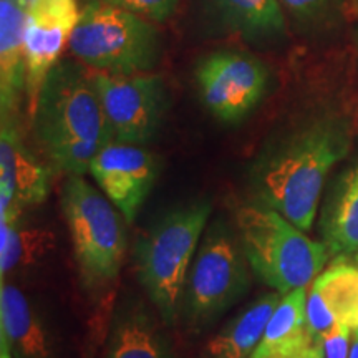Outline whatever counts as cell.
Segmentation results:
<instances>
[{
	"instance_id": "6da1fadb",
	"label": "cell",
	"mask_w": 358,
	"mask_h": 358,
	"mask_svg": "<svg viewBox=\"0 0 358 358\" xmlns=\"http://www.w3.org/2000/svg\"><path fill=\"white\" fill-rule=\"evenodd\" d=\"M350 138L338 120L322 118L264 148L249 171L254 201L275 209L303 232L317 216L325 181L348 153Z\"/></svg>"
},
{
	"instance_id": "7a4b0ae2",
	"label": "cell",
	"mask_w": 358,
	"mask_h": 358,
	"mask_svg": "<svg viewBox=\"0 0 358 358\" xmlns=\"http://www.w3.org/2000/svg\"><path fill=\"white\" fill-rule=\"evenodd\" d=\"M30 115L40 148L66 176L87 173L93 158L115 141L92 71L77 62L53 65Z\"/></svg>"
},
{
	"instance_id": "3957f363",
	"label": "cell",
	"mask_w": 358,
	"mask_h": 358,
	"mask_svg": "<svg viewBox=\"0 0 358 358\" xmlns=\"http://www.w3.org/2000/svg\"><path fill=\"white\" fill-rule=\"evenodd\" d=\"M211 211L206 199L178 206L134 243V272L166 327L179 320L187 274Z\"/></svg>"
},
{
	"instance_id": "277c9868",
	"label": "cell",
	"mask_w": 358,
	"mask_h": 358,
	"mask_svg": "<svg viewBox=\"0 0 358 358\" xmlns=\"http://www.w3.org/2000/svg\"><path fill=\"white\" fill-rule=\"evenodd\" d=\"M236 227L254 274L282 295L307 287L330 257L324 243L308 239L280 213L256 201L236 213Z\"/></svg>"
},
{
	"instance_id": "5b68a950",
	"label": "cell",
	"mask_w": 358,
	"mask_h": 358,
	"mask_svg": "<svg viewBox=\"0 0 358 358\" xmlns=\"http://www.w3.org/2000/svg\"><path fill=\"white\" fill-rule=\"evenodd\" d=\"M60 208L69 227L75 262L83 285L98 290L116 280L127 250V219L83 174H69Z\"/></svg>"
},
{
	"instance_id": "8992f818",
	"label": "cell",
	"mask_w": 358,
	"mask_h": 358,
	"mask_svg": "<svg viewBox=\"0 0 358 358\" xmlns=\"http://www.w3.org/2000/svg\"><path fill=\"white\" fill-rule=\"evenodd\" d=\"M250 272L237 232L214 222L201 239L182 292L179 319L187 332H204L236 306L250 287Z\"/></svg>"
},
{
	"instance_id": "52a82bcc",
	"label": "cell",
	"mask_w": 358,
	"mask_h": 358,
	"mask_svg": "<svg viewBox=\"0 0 358 358\" xmlns=\"http://www.w3.org/2000/svg\"><path fill=\"white\" fill-rule=\"evenodd\" d=\"M69 48L80 64L106 73H146L159 60L158 32L138 13L108 0L80 12Z\"/></svg>"
},
{
	"instance_id": "ba28073f",
	"label": "cell",
	"mask_w": 358,
	"mask_h": 358,
	"mask_svg": "<svg viewBox=\"0 0 358 358\" xmlns=\"http://www.w3.org/2000/svg\"><path fill=\"white\" fill-rule=\"evenodd\" d=\"M115 141L146 145L158 133L168 108L163 78L151 73L92 71Z\"/></svg>"
},
{
	"instance_id": "9c48e42d",
	"label": "cell",
	"mask_w": 358,
	"mask_h": 358,
	"mask_svg": "<svg viewBox=\"0 0 358 358\" xmlns=\"http://www.w3.org/2000/svg\"><path fill=\"white\" fill-rule=\"evenodd\" d=\"M196 83L206 110L221 123L243 122L262 101L268 71L245 52H214L199 62Z\"/></svg>"
},
{
	"instance_id": "30bf717a",
	"label": "cell",
	"mask_w": 358,
	"mask_h": 358,
	"mask_svg": "<svg viewBox=\"0 0 358 358\" xmlns=\"http://www.w3.org/2000/svg\"><path fill=\"white\" fill-rule=\"evenodd\" d=\"M161 158L141 145L111 141L93 158L88 173L128 222H133L161 173Z\"/></svg>"
},
{
	"instance_id": "8fae6325",
	"label": "cell",
	"mask_w": 358,
	"mask_h": 358,
	"mask_svg": "<svg viewBox=\"0 0 358 358\" xmlns=\"http://www.w3.org/2000/svg\"><path fill=\"white\" fill-rule=\"evenodd\" d=\"M80 17L77 0H32L25 30L27 98L32 111L48 71L70 42Z\"/></svg>"
},
{
	"instance_id": "7c38bea8",
	"label": "cell",
	"mask_w": 358,
	"mask_h": 358,
	"mask_svg": "<svg viewBox=\"0 0 358 358\" xmlns=\"http://www.w3.org/2000/svg\"><path fill=\"white\" fill-rule=\"evenodd\" d=\"M103 358H176L166 325L136 297L123 299L111 317Z\"/></svg>"
},
{
	"instance_id": "4fadbf2b",
	"label": "cell",
	"mask_w": 358,
	"mask_h": 358,
	"mask_svg": "<svg viewBox=\"0 0 358 358\" xmlns=\"http://www.w3.org/2000/svg\"><path fill=\"white\" fill-rule=\"evenodd\" d=\"M50 169L35 158L22 140L12 116H2L0 129V192L22 211L42 204L50 191Z\"/></svg>"
},
{
	"instance_id": "5bb4252c",
	"label": "cell",
	"mask_w": 358,
	"mask_h": 358,
	"mask_svg": "<svg viewBox=\"0 0 358 358\" xmlns=\"http://www.w3.org/2000/svg\"><path fill=\"white\" fill-rule=\"evenodd\" d=\"M0 338L13 358H60L50 327L29 297L10 282L0 284Z\"/></svg>"
},
{
	"instance_id": "9a60e30c",
	"label": "cell",
	"mask_w": 358,
	"mask_h": 358,
	"mask_svg": "<svg viewBox=\"0 0 358 358\" xmlns=\"http://www.w3.org/2000/svg\"><path fill=\"white\" fill-rule=\"evenodd\" d=\"M29 2L0 0V106L12 116L27 92L25 30Z\"/></svg>"
},
{
	"instance_id": "2e32d148",
	"label": "cell",
	"mask_w": 358,
	"mask_h": 358,
	"mask_svg": "<svg viewBox=\"0 0 358 358\" xmlns=\"http://www.w3.org/2000/svg\"><path fill=\"white\" fill-rule=\"evenodd\" d=\"M320 232L330 256L345 259L358 252V163L330 189L322 209Z\"/></svg>"
},
{
	"instance_id": "e0dca14e",
	"label": "cell",
	"mask_w": 358,
	"mask_h": 358,
	"mask_svg": "<svg viewBox=\"0 0 358 358\" xmlns=\"http://www.w3.org/2000/svg\"><path fill=\"white\" fill-rule=\"evenodd\" d=\"M282 294H264L206 343L199 358H252Z\"/></svg>"
},
{
	"instance_id": "ac0fdd59",
	"label": "cell",
	"mask_w": 358,
	"mask_h": 358,
	"mask_svg": "<svg viewBox=\"0 0 358 358\" xmlns=\"http://www.w3.org/2000/svg\"><path fill=\"white\" fill-rule=\"evenodd\" d=\"M307 287H299L282 295L271 320L266 327L261 343L252 358H275L299 352L319 342L310 335L307 325ZM324 342V340H322Z\"/></svg>"
},
{
	"instance_id": "d6986e66",
	"label": "cell",
	"mask_w": 358,
	"mask_h": 358,
	"mask_svg": "<svg viewBox=\"0 0 358 358\" xmlns=\"http://www.w3.org/2000/svg\"><path fill=\"white\" fill-rule=\"evenodd\" d=\"M55 245L53 232L35 226L24 216L0 221V275L2 280L15 272L29 271L42 262Z\"/></svg>"
},
{
	"instance_id": "ffe728a7",
	"label": "cell",
	"mask_w": 358,
	"mask_h": 358,
	"mask_svg": "<svg viewBox=\"0 0 358 358\" xmlns=\"http://www.w3.org/2000/svg\"><path fill=\"white\" fill-rule=\"evenodd\" d=\"M312 289L334 313L337 324L358 330V267L337 259L313 280Z\"/></svg>"
},
{
	"instance_id": "44dd1931",
	"label": "cell",
	"mask_w": 358,
	"mask_h": 358,
	"mask_svg": "<svg viewBox=\"0 0 358 358\" xmlns=\"http://www.w3.org/2000/svg\"><path fill=\"white\" fill-rule=\"evenodd\" d=\"M213 3L232 29L248 37L268 38L285 32L279 0H213Z\"/></svg>"
},
{
	"instance_id": "7402d4cb",
	"label": "cell",
	"mask_w": 358,
	"mask_h": 358,
	"mask_svg": "<svg viewBox=\"0 0 358 358\" xmlns=\"http://www.w3.org/2000/svg\"><path fill=\"white\" fill-rule=\"evenodd\" d=\"M297 24L319 27L329 24L342 12L345 0H279Z\"/></svg>"
},
{
	"instance_id": "603a6c76",
	"label": "cell",
	"mask_w": 358,
	"mask_h": 358,
	"mask_svg": "<svg viewBox=\"0 0 358 358\" xmlns=\"http://www.w3.org/2000/svg\"><path fill=\"white\" fill-rule=\"evenodd\" d=\"M307 325L310 330V335L315 340H324V337L330 330L337 325L334 313L329 310L320 295L315 290L310 289L307 292Z\"/></svg>"
},
{
	"instance_id": "cb8c5ba5",
	"label": "cell",
	"mask_w": 358,
	"mask_h": 358,
	"mask_svg": "<svg viewBox=\"0 0 358 358\" xmlns=\"http://www.w3.org/2000/svg\"><path fill=\"white\" fill-rule=\"evenodd\" d=\"M116 6L128 8L134 13L155 22H164L176 10L178 0H108Z\"/></svg>"
},
{
	"instance_id": "d4e9b609",
	"label": "cell",
	"mask_w": 358,
	"mask_h": 358,
	"mask_svg": "<svg viewBox=\"0 0 358 358\" xmlns=\"http://www.w3.org/2000/svg\"><path fill=\"white\" fill-rule=\"evenodd\" d=\"M352 330L347 325L337 324L324 337L325 358H348Z\"/></svg>"
},
{
	"instance_id": "484cf974",
	"label": "cell",
	"mask_w": 358,
	"mask_h": 358,
	"mask_svg": "<svg viewBox=\"0 0 358 358\" xmlns=\"http://www.w3.org/2000/svg\"><path fill=\"white\" fill-rule=\"evenodd\" d=\"M275 358H325V350H324V342L319 340V342H313L312 345H308L302 350L289 353V355H282Z\"/></svg>"
},
{
	"instance_id": "4316f807",
	"label": "cell",
	"mask_w": 358,
	"mask_h": 358,
	"mask_svg": "<svg viewBox=\"0 0 358 358\" xmlns=\"http://www.w3.org/2000/svg\"><path fill=\"white\" fill-rule=\"evenodd\" d=\"M348 358H358V332H352L350 350H348Z\"/></svg>"
},
{
	"instance_id": "83f0119b",
	"label": "cell",
	"mask_w": 358,
	"mask_h": 358,
	"mask_svg": "<svg viewBox=\"0 0 358 358\" xmlns=\"http://www.w3.org/2000/svg\"><path fill=\"white\" fill-rule=\"evenodd\" d=\"M0 358H13L10 348L3 338H0Z\"/></svg>"
},
{
	"instance_id": "f1b7e54d",
	"label": "cell",
	"mask_w": 358,
	"mask_h": 358,
	"mask_svg": "<svg viewBox=\"0 0 358 358\" xmlns=\"http://www.w3.org/2000/svg\"><path fill=\"white\" fill-rule=\"evenodd\" d=\"M357 262H358V252H357Z\"/></svg>"
},
{
	"instance_id": "f546056e",
	"label": "cell",
	"mask_w": 358,
	"mask_h": 358,
	"mask_svg": "<svg viewBox=\"0 0 358 358\" xmlns=\"http://www.w3.org/2000/svg\"><path fill=\"white\" fill-rule=\"evenodd\" d=\"M355 332H358V330H355Z\"/></svg>"
}]
</instances>
